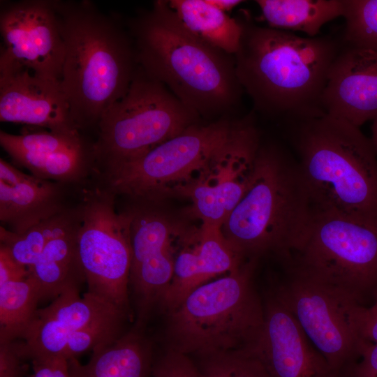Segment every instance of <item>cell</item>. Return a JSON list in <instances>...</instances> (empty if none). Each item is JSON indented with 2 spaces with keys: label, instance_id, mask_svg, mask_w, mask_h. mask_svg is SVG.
<instances>
[{
  "label": "cell",
  "instance_id": "cell-1",
  "mask_svg": "<svg viewBox=\"0 0 377 377\" xmlns=\"http://www.w3.org/2000/svg\"><path fill=\"white\" fill-rule=\"evenodd\" d=\"M240 23L236 73L255 109L284 121L324 113L322 96L342 40Z\"/></svg>",
  "mask_w": 377,
  "mask_h": 377
},
{
  "label": "cell",
  "instance_id": "cell-2",
  "mask_svg": "<svg viewBox=\"0 0 377 377\" xmlns=\"http://www.w3.org/2000/svg\"><path fill=\"white\" fill-rule=\"evenodd\" d=\"M64 45L61 83L72 121L94 130L127 92L138 68L128 31L90 1L53 0Z\"/></svg>",
  "mask_w": 377,
  "mask_h": 377
},
{
  "label": "cell",
  "instance_id": "cell-3",
  "mask_svg": "<svg viewBox=\"0 0 377 377\" xmlns=\"http://www.w3.org/2000/svg\"><path fill=\"white\" fill-rule=\"evenodd\" d=\"M138 64L200 117L234 109L244 91L233 54L189 32L168 1H155L129 21Z\"/></svg>",
  "mask_w": 377,
  "mask_h": 377
},
{
  "label": "cell",
  "instance_id": "cell-4",
  "mask_svg": "<svg viewBox=\"0 0 377 377\" xmlns=\"http://www.w3.org/2000/svg\"><path fill=\"white\" fill-rule=\"evenodd\" d=\"M286 122L313 210L377 222V154L371 139L325 112Z\"/></svg>",
  "mask_w": 377,
  "mask_h": 377
},
{
  "label": "cell",
  "instance_id": "cell-5",
  "mask_svg": "<svg viewBox=\"0 0 377 377\" xmlns=\"http://www.w3.org/2000/svg\"><path fill=\"white\" fill-rule=\"evenodd\" d=\"M312 213L297 160L260 142L250 186L221 230L246 258L271 253L285 263L302 243Z\"/></svg>",
  "mask_w": 377,
  "mask_h": 377
},
{
  "label": "cell",
  "instance_id": "cell-6",
  "mask_svg": "<svg viewBox=\"0 0 377 377\" xmlns=\"http://www.w3.org/2000/svg\"><path fill=\"white\" fill-rule=\"evenodd\" d=\"M256 260L201 285L164 313L168 350L200 357L256 346L265 321L263 300L253 283Z\"/></svg>",
  "mask_w": 377,
  "mask_h": 377
},
{
  "label": "cell",
  "instance_id": "cell-7",
  "mask_svg": "<svg viewBox=\"0 0 377 377\" xmlns=\"http://www.w3.org/2000/svg\"><path fill=\"white\" fill-rule=\"evenodd\" d=\"M284 264L366 306L377 295V222L313 210L302 243Z\"/></svg>",
  "mask_w": 377,
  "mask_h": 377
},
{
  "label": "cell",
  "instance_id": "cell-8",
  "mask_svg": "<svg viewBox=\"0 0 377 377\" xmlns=\"http://www.w3.org/2000/svg\"><path fill=\"white\" fill-rule=\"evenodd\" d=\"M200 117L138 65L126 94L102 117L95 174L135 158L198 124Z\"/></svg>",
  "mask_w": 377,
  "mask_h": 377
},
{
  "label": "cell",
  "instance_id": "cell-9",
  "mask_svg": "<svg viewBox=\"0 0 377 377\" xmlns=\"http://www.w3.org/2000/svg\"><path fill=\"white\" fill-rule=\"evenodd\" d=\"M232 123L196 124L142 155L96 175L116 195L161 200L180 195L206 170L227 140Z\"/></svg>",
  "mask_w": 377,
  "mask_h": 377
},
{
  "label": "cell",
  "instance_id": "cell-10",
  "mask_svg": "<svg viewBox=\"0 0 377 377\" xmlns=\"http://www.w3.org/2000/svg\"><path fill=\"white\" fill-rule=\"evenodd\" d=\"M77 248L88 293L126 312L131 248L128 216L117 210L116 195L97 182L79 193Z\"/></svg>",
  "mask_w": 377,
  "mask_h": 377
},
{
  "label": "cell",
  "instance_id": "cell-11",
  "mask_svg": "<svg viewBox=\"0 0 377 377\" xmlns=\"http://www.w3.org/2000/svg\"><path fill=\"white\" fill-rule=\"evenodd\" d=\"M272 289L315 348L347 377L359 357L357 318L362 305L339 289L291 272Z\"/></svg>",
  "mask_w": 377,
  "mask_h": 377
},
{
  "label": "cell",
  "instance_id": "cell-12",
  "mask_svg": "<svg viewBox=\"0 0 377 377\" xmlns=\"http://www.w3.org/2000/svg\"><path fill=\"white\" fill-rule=\"evenodd\" d=\"M126 209L131 248L128 295L134 325L146 328L171 283L185 231L176 228L156 200L131 198Z\"/></svg>",
  "mask_w": 377,
  "mask_h": 377
},
{
  "label": "cell",
  "instance_id": "cell-13",
  "mask_svg": "<svg viewBox=\"0 0 377 377\" xmlns=\"http://www.w3.org/2000/svg\"><path fill=\"white\" fill-rule=\"evenodd\" d=\"M260 144L251 117L232 123L207 170L182 195L191 200V212L202 223L221 228L239 203L251 182Z\"/></svg>",
  "mask_w": 377,
  "mask_h": 377
},
{
  "label": "cell",
  "instance_id": "cell-14",
  "mask_svg": "<svg viewBox=\"0 0 377 377\" xmlns=\"http://www.w3.org/2000/svg\"><path fill=\"white\" fill-rule=\"evenodd\" d=\"M0 68L22 67L60 80L64 45L53 0L1 3Z\"/></svg>",
  "mask_w": 377,
  "mask_h": 377
},
{
  "label": "cell",
  "instance_id": "cell-15",
  "mask_svg": "<svg viewBox=\"0 0 377 377\" xmlns=\"http://www.w3.org/2000/svg\"><path fill=\"white\" fill-rule=\"evenodd\" d=\"M70 290L38 309L22 337L12 342L25 361L62 356L68 339L91 327L119 319L133 318L124 311L88 292Z\"/></svg>",
  "mask_w": 377,
  "mask_h": 377
},
{
  "label": "cell",
  "instance_id": "cell-16",
  "mask_svg": "<svg viewBox=\"0 0 377 377\" xmlns=\"http://www.w3.org/2000/svg\"><path fill=\"white\" fill-rule=\"evenodd\" d=\"M263 302V331L256 346L249 351L271 377H342L312 344L273 289L265 295Z\"/></svg>",
  "mask_w": 377,
  "mask_h": 377
},
{
  "label": "cell",
  "instance_id": "cell-17",
  "mask_svg": "<svg viewBox=\"0 0 377 377\" xmlns=\"http://www.w3.org/2000/svg\"><path fill=\"white\" fill-rule=\"evenodd\" d=\"M0 121L80 132L72 121L61 81L22 67L0 68Z\"/></svg>",
  "mask_w": 377,
  "mask_h": 377
},
{
  "label": "cell",
  "instance_id": "cell-18",
  "mask_svg": "<svg viewBox=\"0 0 377 377\" xmlns=\"http://www.w3.org/2000/svg\"><path fill=\"white\" fill-rule=\"evenodd\" d=\"M249 260L225 239L220 227L202 223L198 230L187 232L158 310L165 313L175 309L195 288L237 270Z\"/></svg>",
  "mask_w": 377,
  "mask_h": 377
},
{
  "label": "cell",
  "instance_id": "cell-19",
  "mask_svg": "<svg viewBox=\"0 0 377 377\" xmlns=\"http://www.w3.org/2000/svg\"><path fill=\"white\" fill-rule=\"evenodd\" d=\"M323 111L360 126L377 116V52L345 45L330 68Z\"/></svg>",
  "mask_w": 377,
  "mask_h": 377
},
{
  "label": "cell",
  "instance_id": "cell-20",
  "mask_svg": "<svg viewBox=\"0 0 377 377\" xmlns=\"http://www.w3.org/2000/svg\"><path fill=\"white\" fill-rule=\"evenodd\" d=\"M68 185L24 173L1 158V226L22 233L69 208Z\"/></svg>",
  "mask_w": 377,
  "mask_h": 377
},
{
  "label": "cell",
  "instance_id": "cell-21",
  "mask_svg": "<svg viewBox=\"0 0 377 377\" xmlns=\"http://www.w3.org/2000/svg\"><path fill=\"white\" fill-rule=\"evenodd\" d=\"M87 364L68 360L71 377H150L153 343L145 329L133 325L117 339L96 346Z\"/></svg>",
  "mask_w": 377,
  "mask_h": 377
},
{
  "label": "cell",
  "instance_id": "cell-22",
  "mask_svg": "<svg viewBox=\"0 0 377 377\" xmlns=\"http://www.w3.org/2000/svg\"><path fill=\"white\" fill-rule=\"evenodd\" d=\"M78 213L71 223L46 244L36 263L29 269L36 281L40 302L54 300L70 290L86 283L77 248Z\"/></svg>",
  "mask_w": 377,
  "mask_h": 377
},
{
  "label": "cell",
  "instance_id": "cell-23",
  "mask_svg": "<svg viewBox=\"0 0 377 377\" xmlns=\"http://www.w3.org/2000/svg\"><path fill=\"white\" fill-rule=\"evenodd\" d=\"M168 3L193 35L228 54L237 52L242 33L239 21L207 0H170Z\"/></svg>",
  "mask_w": 377,
  "mask_h": 377
},
{
  "label": "cell",
  "instance_id": "cell-24",
  "mask_svg": "<svg viewBox=\"0 0 377 377\" xmlns=\"http://www.w3.org/2000/svg\"><path fill=\"white\" fill-rule=\"evenodd\" d=\"M270 28L305 33L313 38L327 22L343 17V0H257Z\"/></svg>",
  "mask_w": 377,
  "mask_h": 377
},
{
  "label": "cell",
  "instance_id": "cell-25",
  "mask_svg": "<svg viewBox=\"0 0 377 377\" xmlns=\"http://www.w3.org/2000/svg\"><path fill=\"white\" fill-rule=\"evenodd\" d=\"M39 302L38 286L30 276L23 281L0 283V344L22 337Z\"/></svg>",
  "mask_w": 377,
  "mask_h": 377
},
{
  "label": "cell",
  "instance_id": "cell-26",
  "mask_svg": "<svg viewBox=\"0 0 377 377\" xmlns=\"http://www.w3.org/2000/svg\"><path fill=\"white\" fill-rule=\"evenodd\" d=\"M76 214V205L71 206L22 233L0 227V244L6 247L13 258L30 269L38 260L47 242L66 229Z\"/></svg>",
  "mask_w": 377,
  "mask_h": 377
},
{
  "label": "cell",
  "instance_id": "cell-27",
  "mask_svg": "<svg viewBox=\"0 0 377 377\" xmlns=\"http://www.w3.org/2000/svg\"><path fill=\"white\" fill-rule=\"evenodd\" d=\"M0 145L5 150L16 149L33 153L80 151L93 147L94 142L79 131H42L19 135L0 132Z\"/></svg>",
  "mask_w": 377,
  "mask_h": 377
},
{
  "label": "cell",
  "instance_id": "cell-28",
  "mask_svg": "<svg viewBox=\"0 0 377 377\" xmlns=\"http://www.w3.org/2000/svg\"><path fill=\"white\" fill-rule=\"evenodd\" d=\"M345 45L377 52V0H343Z\"/></svg>",
  "mask_w": 377,
  "mask_h": 377
},
{
  "label": "cell",
  "instance_id": "cell-29",
  "mask_svg": "<svg viewBox=\"0 0 377 377\" xmlns=\"http://www.w3.org/2000/svg\"><path fill=\"white\" fill-rule=\"evenodd\" d=\"M197 366L201 377H271L251 353L237 350L200 357Z\"/></svg>",
  "mask_w": 377,
  "mask_h": 377
},
{
  "label": "cell",
  "instance_id": "cell-30",
  "mask_svg": "<svg viewBox=\"0 0 377 377\" xmlns=\"http://www.w3.org/2000/svg\"><path fill=\"white\" fill-rule=\"evenodd\" d=\"M153 377H201L188 355L168 350L153 364Z\"/></svg>",
  "mask_w": 377,
  "mask_h": 377
},
{
  "label": "cell",
  "instance_id": "cell-31",
  "mask_svg": "<svg viewBox=\"0 0 377 377\" xmlns=\"http://www.w3.org/2000/svg\"><path fill=\"white\" fill-rule=\"evenodd\" d=\"M357 323L360 343L377 344V295L370 306H360Z\"/></svg>",
  "mask_w": 377,
  "mask_h": 377
},
{
  "label": "cell",
  "instance_id": "cell-32",
  "mask_svg": "<svg viewBox=\"0 0 377 377\" xmlns=\"http://www.w3.org/2000/svg\"><path fill=\"white\" fill-rule=\"evenodd\" d=\"M347 377H377V344L360 343L359 357Z\"/></svg>",
  "mask_w": 377,
  "mask_h": 377
},
{
  "label": "cell",
  "instance_id": "cell-33",
  "mask_svg": "<svg viewBox=\"0 0 377 377\" xmlns=\"http://www.w3.org/2000/svg\"><path fill=\"white\" fill-rule=\"evenodd\" d=\"M30 362L33 377H71L68 360L62 356L36 359Z\"/></svg>",
  "mask_w": 377,
  "mask_h": 377
},
{
  "label": "cell",
  "instance_id": "cell-34",
  "mask_svg": "<svg viewBox=\"0 0 377 377\" xmlns=\"http://www.w3.org/2000/svg\"><path fill=\"white\" fill-rule=\"evenodd\" d=\"M29 276L28 268L17 263L8 249L0 244V283L23 281Z\"/></svg>",
  "mask_w": 377,
  "mask_h": 377
},
{
  "label": "cell",
  "instance_id": "cell-35",
  "mask_svg": "<svg viewBox=\"0 0 377 377\" xmlns=\"http://www.w3.org/2000/svg\"><path fill=\"white\" fill-rule=\"evenodd\" d=\"M24 362L11 343L0 344V377H24Z\"/></svg>",
  "mask_w": 377,
  "mask_h": 377
},
{
  "label": "cell",
  "instance_id": "cell-36",
  "mask_svg": "<svg viewBox=\"0 0 377 377\" xmlns=\"http://www.w3.org/2000/svg\"><path fill=\"white\" fill-rule=\"evenodd\" d=\"M207 1L216 8L227 13L243 2L239 0H207Z\"/></svg>",
  "mask_w": 377,
  "mask_h": 377
},
{
  "label": "cell",
  "instance_id": "cell-37",
  "mask_svg": "<svg viewBox=\"0 0 377 377\" xmlns=\"http://www.w3.org/2000/svg\"><path fill=\"white\" fill-rule=\"evenodd\" d=\"M371 140L377 154V116L372 120Z\"/></svg>",
  "mask_w": 377,
  "mask_h": 377
},
{
  "label": "cell",
  "instance_id": "cell-38",
  "mask_svg": "<svg viewBox=\"0 0 377 377\" xmlns=\"http://www.w3.org/2000/svg\"></svg>",
  "mask_w": 377,
  "mask_h": 377
}]
</instances>
